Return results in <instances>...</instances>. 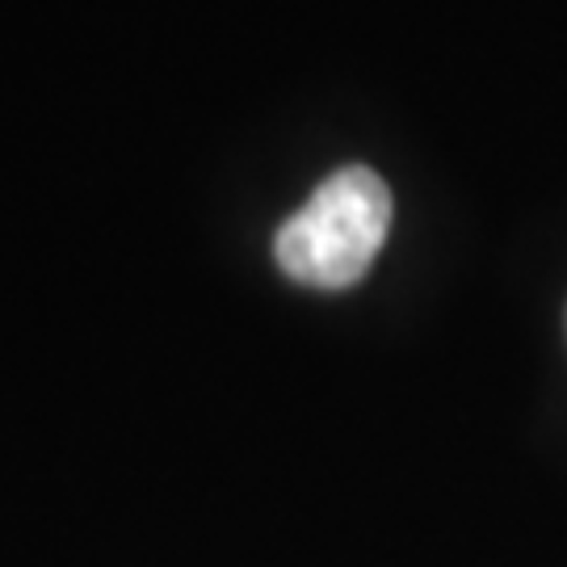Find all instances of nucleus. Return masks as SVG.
Segmentation results:
<instances>
[{"mask_svg":"<svg viewBox=\"0 0 567 567\" xmlns=\"http://www.w3.org/2000/svg\"><path fill=\"white\" fill-rule=\"evenodd\" d=\"M386 227H391L386 182L365 164H349L320 182L303 210L278 227L274 257L295 282L316 290H344L365 278V269L374 265L386 240Z\"/></svg>","mask_w":567,"mask_h":567,"instance_id":"nucleus-1","label":"nucleus"}]
</instances>
